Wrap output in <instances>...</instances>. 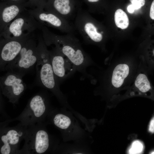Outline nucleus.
I'll use <instances>...</instances> for the list:
<instances>
[{
    "label": "nucleus",
    "instance_id": "dca6fc26",
    "mask_svg": "<svg viewBox=\"0 0 154 154\" xmlns=\"http://www.w3.org/2000/svg\"><path fill=\"white\" fill-rule=\"evenodd\" d=\"M27 3H11L1 1L0 4V33L20 13L26 9Z\"/></svg>",
    "mask_w": 154,
    "mask_h": 154
},
{
    "label": "nucleus",
    "instance_id": "f3484780",
    "mask_svg": "<svg viewBox=\"0 0 154 154\" xmlns=\"http://www.w3.org/2000/svg\"><path fill=\"white\" fill-rule=\"evenodd\" d=\"M114 18L115 25L117 27L123 29L128 27L129 19L126 13L122 10L117 9L115 12Z\"/></svg>",
    "mask_w": 154,
    "mask_h": 154
},
{
    "label": "nucleus",
    "instance_id": "b1692460",
    "mask_svg": "<svg viewBox=\"0 0 154 154\" xmlns=\"http://www.w3.org/2000/svg\"><path fill=\"white\" fill-rule=\"evenodd\" d=\"M148 131L150 133H154V116L152 118L150 122Z\"/></svg>",
    "mask_w": 154,
    "mask_h": 154
},
{
    "label": "nucleus",
    "instance_id": "2eb2a0df",
    "mask_svg": "<svg viewBox=\"0 0 154 154\" xmlns=\"http://www.w3.org/2000/svg\"><path fill=\"white\" fill-rule=\"evenodd\" d=\"M82 3L78 0H47L44 9L69 22L75 19Z\"/></svg>",
    "mask_w": 154,
    "mask_h": 154
},
{
    "label": "nucleus",
    "instance_id": "423d86ee",
    "mask_svg": "<svg viewBox=\"0 0 154 154\" xmlns=\"http://www.w3.org/2000/svg\"><path fill=\"white\" fill-rule=\"evenodd\" d=\"M47 123H40L28 126L25 143L19 154H42L51 151L52 142L46 129Z\"/></svg>",
    "mask_w": 154,
    "mask_h": 154
},
{
    "label": "nucleus",
    "instance_id": "9d476101",
    "mask_svg": "<svg viewBox=\"0 0 154 154\" xmlns=\"http://www.w3.org/2000/svg\"><path fill=\"white\" fill-rule=\"evenodd\" d=\"M137 74L131 85L123 95L116 97L114 101L135 96H141L154 100V87L149 77V73L144 58L140 56Z\"/></svg>",
    "mask_w": 154,
    "mask_h": 154
},
{
    "label": "nucleus",
    "instance_id": "ddd939ff",
    "mask_svg": "<svg viewBox=\"0 0 154 154\" xmlns=\"http://www.w3.org/2000/svg\"><path fill=\"white\" fill-rule=\"evenodd\" d=\"M32 34L18 38L0 37V69L4 71L5 66L12 61L20 53L26 41Z\"/></svg>",
    "mask_w": 154,
    "mask_h": 154
},
{
    "label": "nucleus",
    "instance_id": "412c9836",
    "mask_svg": "<svg viewBox=\"0 0 154 154\" xmlns=\"http://www.w3.org/2000/svg\"><path fill=\"white\" fill-rule=\"evenodd\" d=\"M47 0H27V5L28 7L31 9L38 8L43 9Z\"/></svg>",
    "mask_w": 154,
    "mask_h": 154
},
{
    "label": "nucleus",
    "instance_id": "6ab92c4d",
    "mask_svg": "<svg viewBox=\"0 0 154 154\" xmlns=\"http://www.w3.org/2000/svg\"><path fill=\"white\" fill-rule=\"evenodd\" d=\"M84 3L88 8L87 10L90 13H95L99 9L101 0H80Z\"/></svg>",
    "mask_w": 154,
    "mask_h": 154
},
{
    "label": "nucleus",
    "instance_id": "a211bd4d",
    "mask_svg": "<svg viewBox=\"0 0 154 154\" xmlns=\"http://www.w3.org/2000/svg\"><path fill=\"white\" fill-rule=\"evenodd\" d=\"M149 74L154 71V42H152L148 46L147 52L143 56Z\"/></svg>",
    "mask_w": 154,
    "mask_h": 154
},
{
    "label": "nucleus",
    "instance_id": "f8f14e48",
    "mask_svg": "<svg viewBox=\"0 0 154 154\" xmlns=\"http://www.w3.org/2000/svg\"><path fill=\"white\" fill-rule=\"evenodd\" d=\"M49 52L55 78L60 85L73 75L77 71L76 68L57 46H55Z\"/></svg>",
    "mask_w": 154,
    "mask_h": 154
},
{
    "label": "nucleus",
    "instance_id": "f257e3e1",
    "mask_svg": "<svg viewBox=\"0 0 154 154\" xmlns=\"http://www.w3.org/2000/svg\"><path fill=\"white\" fill-rule=\"evenodd\" d=\"M138 59L133 58H123L115 60L106 59L107 67L101 70L94 76L93 84H97L94 91L109 102L118 92L128 89L133 83L140 63Z\"/></svg>",
    "mask_w": 154,
    "mask_h": 154
},
{
    "label": "nucleus",
    "instance_id": "aec40b11",
    "mask_svg": "<svg viewBox=\"0 0 154 154\" xmlns=\"http://www.w3.org/2000/svg\"><path fill=\"white\" fill-rule=\"evenodd\" d=\"M143 149L142 143L139 140H136L132 143L128 153L129 154H140L143 152Z\"/></svg>",
    "mask_w": 154,
    "mask_h": 154
},
{
    "label": "nucleus",
    "instance_id": "4be33fe9",
    "mask_svg": "<svg viewBox=\"0 0 154 154\" xmlns=\"http://www.w3.org/2000/svg\"><path fill=\"white\" fill-rule=\"evenodd\" d=\"M135 9H137L143 6L145 4V0H129Z\"/></svg>",
    "mask_w": 154,
    "mask_h": 154
},
{
    "label": "nucleus",
    "instance_id": "f03ea898",
    "mask_svg": "<svg viewBox=\"0 0 154 154\" xmlns=\"http://www.w3.org/2000/svg\"><path fill=\"white\" fill-rule=\"evenodd\" d=\"M41 30L42 37L46 46L54 44L57 46L62 53L72 62L77 71L84 77L89 79L92 83L94 77L87 71V68L96 64L90 56L84 50L79 40L74 34L64 35L56 34L44 25Z\"/></svg>",
    "mask_w": 154,
    "mask_h": 154
},
{
    "label": "nucleus",
    "instance_id": "393cba45",
    "mask_svg": "<svg viewBox=\"0 0 154 154\" xmlns=\"http://www.w3.org/2000/svg\"><path fill=\"white\" fill-rule=\"evenodd\" d=\"M149 16L151 19L154 20V0L153 1L151 5Z\"/></svg>",
    "mask_w": 154,
    "mask_h": 154
},
{
    "label": "nucleus",
    "instance_id": "0eeeda50",
    "mask_svg": "<svg viewBox=\"0 0 154 154\" xmlns=\"http://www.w3.org/2000/svg\"><path fill=\"white\" fill-rule=\"evenodd\" d=\"M37 44L33 36L25 42L15 58L4 71H11L23 77L34 70L38 59Z\"/></svg>",
    "mask_w": 154,
    "mask_h": 154
},
{
    "label": "nucleus",
    "instance_id": "20e7f679",
    "mask_svg": "<svg viewBox=\"0 0 154 154\" xmlns=\"http://www.w3.org/2000/svg\"><path fill=\"white\" fill-rule=\"evenodd\" d=\"M51 110L48 96L45 93L40 92L29 100L23 110L19 116L5 122L9 124L13 121H19L23 125L27 126L46 122L45 121Z\"/></svg>",
    "mask_w": 154,
    "mask_h": 154
},
{
    "label": "nucleus",
    "instance_id": "7ed1b4c3",
    "mask_svg": "<svg viewBox=\"0 0 154 154\" xmlns=\"http://www.w3.org/2000/svg\"><path fill=\"white\" fill-rule=\"evenodd\" d=\"M38 40V57L35 67L36 82L38 85L51 92L61 104L67 106L66 98L60 89V85L52 69L47 46L41 36H39Z\"/></svg>",
    "mask_w": 154,
    "mask_h": 154
},
{
    "label": "nucleus",
    "instance_id": "39448f33",
    "mask_svg": "<svg viewBox=\"0 0 154 154\" xmlns=\"http://www.w3.org/2000/svg\"><path fill=\"white\" fill-rule=\"evenodd\" d=\"M73 25L86 44L103 48L105 31L100 24L88 11L83 9L82 7L79 9Z\"/></svg>",
    "mask_w": 154,
    "mask_h": 154
},
{
    "label": "nucleus",
    "instance_id": "9b49d317",
    "mask_svg": "<svg viewBox=\"0 0 154 154\" xmlns=\"http://www.w3.org/2000/svg\"><path fill=\"white\" fill-rule=\"evenodd\" d=\"M22 76L11 71H7L0 77L2 94L13 104H17L26 88Z\"/></svg>",
    "mask_w": 154,
    "mask_h": 154
},
{
    "label": "nucleus",
    "instance_id": "a878e982",
    "mask_svg": "<svg viewBox=\"0 0 154 154\" xmlns=\"http://www.w3.org/2000/svg\"><path fill=\"white\" fill-rule=\"evenodd\" d=\"M135 9L134 7L132 4L129 5L127 7V11L130 13H133Z\"/></svg>",
    "mask_w": 154,
    "mask_h": 154
},
{
    "label": "nucleus",
    "instance_id": "1a4fd4ad",
    "mask_svg": "<svg viewBox=\"0 0 154 154\" xmlns=\"http://www.w3.org/2000/svg\"><path fill=\"white\" fill-rule=\"evenodd\" d=\"M8 125L3 122L0 123V154H19V145L25 139L28 126L20 123L13 127Z\"/></svg>",
    "mask_w": 154,
    "mask_h": 154
},
{
    "label": "nucleus",
    "instance_id": "5701e85b",
    "mask_svg": "<svg viewBox=\"0 0 154 154\" xmlns=\"http://www.w3.org/2000/svg\"><path fill=\"white\" fill-rule=\"evenodd\" d=\"M3 2L11 3H27V0H1Z\"/></svg>",
    "mask_w": 154,
    "mask_h": 154
},
{
    "label": "nucleus",
    "instance_id": "4468645a",
    "mask_svg": "<svg viewBox=\"0 0 154 154\" xmlns=\"http://www.w3.org/2000/svg\"><path fill=\"white\" fill-rule=\"evenodd\" d=\"M38 21L66 34H74L76 30L73 25L60 16L52 12L38 8L27 10Z\"/></svg>",
    "mask_w": 154,
    "mask_h": 154
},
{
    "label": "nucleus",
    "instance_id": "6e6552de",
    "mask_svg": "<svg viewBox=\"0 0 154 154\" xmlns=\"http://www.w3.org/2000/svg\"><path fill=\"white\" fill-rule=\"evenodd\" d=\"M44 25L38 21L27 9L20 13L0 33V37L16 38L32 34L37 29L41 30Z\"/></svg>",
    "mask_w": 154,
    "mask_h": 154
}]
</instances>
